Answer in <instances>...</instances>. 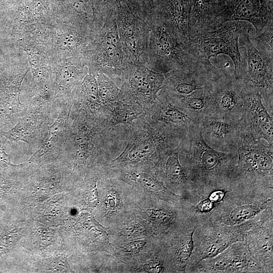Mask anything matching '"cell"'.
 I'll return each mask as SVG.
<instances>
[{
  "label": "cell",
  "instance_id": "obj_11",
  "mask_svg": "<svg viewBox=\"0 0 273 273\" xmlns=\"http://www.w3.org/2000/svg\"><path fill=\"white\" fill-rule=\"evenodd\" d=\"M272 4V0H220L209 31L227 22L243 21L251 24L258 34L273 25Z\"/></svg>",
  "mask_w": 273,
  "mask_h": 273
},
{
  "label": "cell",
  "instance_id": "obj_22",
  "mask_svg": "<svg viewBox=\"0 0 273 273\" xmlns=\"http://www.w3.org/2000/svg\"><path fill=\"white\" fill-rule=\"evenodd\" d=\"M34 128L30 120L24 117L22 118L12 129L4 132L3 135L13 141H21L28 143Z\"/></svg>",
  "mask_w": 273,
  "mask_h": 273
},
{
  "label": "cell",
  "instance_id": "obj_27",
  "mask_svg": "<svg viewBox=\"0 0 273 273\" xmlns=\"http://www.w3.org/2000/svg\"><path fill=\"white\" fill-rule=\"evenodd\" d=\"M154 150L153 144L149 142H142L132 148L129 153V158L131 160H140Z\"/></svg>",
  "mask_w": 273,
  "mask_h": 273
},
{
  "label": "cell",
  "instance_id": "obj_34",
  "mask_svg": "<svg viewBox=\"0 0 273 273\" xmlns=\"http://www.w3.org/2000/svg\"><path fill=\"white\" fill-rule=\"evenodd\" d=\"M0 164H6L13 166H19L11 163L9 156L2 149H0Z\"/></svg>",
  "mask_w": 273,
  "mask_h": 273
},
{
  "label": "cell",
  "instance_id": "obj_31",
  "mask_svg": "<svg viewBox=\"0 0 273 273\" xmlns=\"http://www.w3.org/2000/svg\"><path fill=\"white\" fill-rule=\"evenodd\" d=\"M144 268L149 272H161L164 270V267L159 261H151L145 264Z\"/></svg>",
  "mask_w": 273,
  "mask_h": 273
},
{
  "label": "cell",
  "instance_id": "obj_12",
  "mask_svg": "<svg viewBox=\"0 0 273 273\" xmlns=\"http://www.w3.org/2000/svg\"><path fill=\"white\" fill-rule=\"evenodd\" d=\"M245 83L226 72L215 81L209 116L240 122L245 103Z\"/></svg>",
  "mask_w": 273,
  "mask_h": 273
},
{
  "label": "cell",
  "instance_id": "obj_20",
  "mask_svg": "<svg viewBox=\"0 0 273 273\" xmlns=\"http://www.w3.org/2000/svg\"><path fill=\"white\" fill-rule=\"evenodd\" d=\"M255 32L249 35L250 41L260 52L273 58V25L264 28L258 34Z\"/></svg>",
  "mask_w": 273,
  "mask_h": 273
},
{
  "label": "cell",
  "instance_id": "obj_33",
  "mask_svg": "<svg viewBox=\"0 0 273 273\" xmlns=\"http://www.w3.org/2000/svg\"><path fill=\"white\" fill-rule=\"evenodd\" d=\"M107 206L111 208H114L117 205L118 200L117 195L113 192H110L107 195Z\"/></svg>",
  "mask_w": 273,
  "mask_h": 273
},
{
  "label": "cell",
  "instance_id": "obj_10",
  "mask_svg": "<svg viewBox=\"0 0 273 273\" xmlns=\"http://www.w3.org/2000/svg\"><path fill=\"white\" fill-rule=\"evenodd\" d=\"M224 72L213 66L210 61L195 59L164 74L161 89L181 99L197 90L212 87L215 80Z\"/></svg>",
  "mask_w": 273,
  "mask_h": 273
},
{
  "label": "cell",
  "instance_id": "obj_24",
  "mask_svg": "<svg viewBox=\"0 0 273 273\" xmlns=\"http://www.w3.org/2000/svg\"><path fill=\"white\" fill-rule=\"evenodd\" d=\"M81 94L82 98L91 104L100 102L95 72L85 76L81 85Z\"/></svg>",
  "mask_w": 273,
  "mask_h": 273
},
{
  "label": "cell",
  "instance_id": "obj_21",
  "mask_svg": "<svg viewBox=\"0 0 273 273\" xmlns=\"http://www.w3.org/2000/svg\"><path fill=\"white\" fill-rule=\"evenodd\" d=\"M100 101L107 102L115 99L119 89L112 79L101 72H96Z\"/></svg>",
  "mask_w": 273,
  "mask_h": 273
},
{
  "label": "cell",
  "instance_id": "obj_6",
  "mask_svg": "<svg viewBox=\"0 0 273 273\" xmlns=\"http://www.w3.org/2000/svg\"><path fill=\"white\" fill-rule=\"evenodd\" d=\"M273 206V195L244 189L229 188L224 199L208 213L197 215L229 225L242 224L265 209Z\"/></svg>",
  "mask_w": 273,
  "mask_h": 273
},
{
  "label": "cell",
  "instance_id": "obj_3",
  "mask_svg": "<svg viewBox=\"0 0 273 273\" xmlns=\"http://www.w3.org/2000/svg\"><path fill=\"white\" fill-rule=\"evenodd\" d=\"M249 23L233 21L223 23L217 29L199 33L181 45L184 50L197 60L209 61L211 57L224 54L232 59L234 75L238 72L241 63L239 38L243 34L254 31Z\"/></svg>",
  "mask_w": 273,
  "mask_h": 273
},
{
  "label": "cell",
  "instance_id": "obj_28",
  "mask_svg": "<svg viewBox=\"0 0 273 273\" xmlns=\"http://www.w3.org/2000/svg\"><path fill=\"white\" fill-rule=\"evenodd\" d=\"M140 183L145 188L155 192L166 193L167 191L158 181L146 174H141L138 176Z\"/></svg>",
  "mask_w": 273,
  "mask_h": 273
},
{
  "label": "cell",
  "instance_id": "obj_18",
  "mask_svg": "<svg viewBox=\"0 0 273 273\" xmlns=\"http://www.w3.org/2000/svg\"><path fill=\"white\" fill-rule=\"evenodd\" d=\"M193 0H154V12L183 45L190 39V22Z\"/></svg>",
  "mask_w": 273,
  "mask_h": 273
},
{
  "label": "cell",
  "instance_id": "obj_35",
  "mask_svg": "<svg viewBox=\"0 0 273 273\" xmlns=\"http://www.w3.org/2000/svg\"><path fill=\"white\" fill-rule=\"evenodd\" d=\"M12 2L13 0H0V15L8 11Z\"/></svg>",
  "mask_w": 273,
  "mask_h": 273
},
{
  "label": "cell",
  "instance_id": "obj_29",
  "mask_svg": "<svg viewBox=\"0 0 273 273\" xmlns=\"http://www.w3.org/2000/svg\"><path fill=\"white\" fill-rule=\"evenodd\" d=\"M90 146L87 143H84L79 146L78 150L75 155L74 165L83 164L89 156L90 151Z\"/></svg>",
  "mask_w": 273,
  "mask_h": 273
},
{
  "label": "cell",
  "instance_id": "obj_17",
  "mask_svg": "<svg viewBox=\"0 0 273 273\" xmlns=\"http://www.w3.org/2000/svg\"><path fill=\"white\" fill-rule=\"evenodd\" d=\"M198 126L204 140L212 148L223 152L237 149L241 132L240 122L207 116Z\"/></svg>",
  "mask_w": 273,
  "mask_h": 273
},
{
  "label": "cell",
  "instance_id": "obj_13",
  "mask_svg": "<svg viewBox=\"0 0 273 273\" xmlns=\"http://www.w3.org/2000/svg\"><path fill=\"white\" fill-rule=\"evenodd\" d=\"M186 272H264L261 266L251 255L245 241L232 244L219 254L200 261L187 269Z\"/></svg>",
  "mask_w": 273,
  "mask_h": 273
},
{
  "label": "cell",
  "instance_id": "obj_1",
  "mask_svg": "<svg viewBox=\"0 0 273 273\" xmlns=\"http://www.w3.org/2000/svg\"><path fill=\"white\" fill-rule=\"evenodd\" d=\"M183 167L194 187L199 202L216 189H228L238 159L237 149L216 150L204 140L198 125L190 127L183 139Z\"/></svg>",
  "mask_w": 273,
  "mask_h": 273
},
{
  "label": "cell",
  "instance_id": "obj_14",
  "mask_svg": "<svg viewBox=\"0 0 273 273\" xmlns=\"http://www.w3.org/2000/svg\"><path fill=\"white\" fill-rule=\"evenodd\" d=\"M273 206L257 216L254 225L246 232L245 242L253 259L264 272L273 271Z\"/></svg>",
  "mask_w": 273,
  "mask_h": 273
},
{
  "label": "cell",
  "instance_id": "obj_16",
  "mask_svg": "<svg viewBox=\"0 0 273 273\" xmlns=\"http://www.w3.org/2000/svg\"><path fill=\"white\" fill-rule=\"evenodd\" d=\"M121 78L123 79L124 94L146 102L153 101L157 98L165 79L164 74L130 61L127 62Z\"/></svg>",
  "mask_w": 273,
  "mask_h": 273
},
{
  "label": "cell",
  "instance_id": "obj_9",
  "mask_svg": "<svg viewBox=\"0 0 273 273\" xmlns=\"http://www.w3.org/2000/svg\"><path fill=\"white\" fill-rule=\"evenodd\" d=\"M114 11L118 32L126 59L134 64L145 65L149 38L147 21L134 11L130 0L119 3Z\"/></svg>",
  "mask_w": 273,
  "mask_h": 273
},
{
  "label": "cell",
  "instance_id": "obj_36",
  "mask_svg": "<svg viewBox=\"0 0 273 273\" xmlns=\"http://www.w3.org/2000/svg\"><path fill=\"white\" fill-rule=\"evenodd\" d=\"M87 2L92 6V1L91 0H86Z\"/></svg>",
  "mask_w": 273,
  "mask_h": 273
},
{
  "label": "cell",
  "instance_id": "obj_30",
  "mask_svg": "<svg viewBox=\"0 0 273 273\" xmlns=\"http://www.w3.org/2000/svg\"><path fill=\"white\" fill-rule=\"evenodd\" d=\"M146 244L145 240H139L122 244L121 248L128 253H136Z\"/></svg>",
  "mask_w": 273,
  "mask_h": 273
},
{
  "label": "cell",
  "instance_id": "obj_26",
  "mask_svg": "<svg viewBox=\"0 0 273 273\" xmlns=\"http://www.w3.org/2000/svg\"><path fill=\"white\" fill-rule=\"evenodd\" d=\"M135 12L143 19L147 20L154 11V0H130Z\"/></svg>",
  "mask_w": 273,
  "mask_h": 273
},
{
  "label": "cell",
  "instance_id": "obj_7",
  "mask_svg": "<svg viewBox=\"0 0 273 273\" xmlns=\"http://www.w3.org/2000/svg\"><path fill=\"white\" fill-rule=\"evenodd\" d=\"M256 219L257 216L237 225L198 219L199 223L193 235L194 248L186 269L203 259L215 256L235 243L244 241L246 232Z\"/></svg>",
  "mask_w": 273,
  "mask_h": 273
},
{
  "label": "cell",
  "instance_id": "obj_23",
  "mask_svg": "<svg viewBox=\"0 0 273 273\" xmlns=\"http://www.w3.org/2000/svg\"><path fill=\"white\" fill-rule=\"evenodd\" d=\"M94 20L103 24L116 6L121 2L129 0H91Z\"/></svg>",
  "mask_w": 273,
  "mask_h": 273
},
{
  "label": "cell",
  "instance_id": "obj_5",
  "mask_svg": "<svg viewBox=\"0 0 273 273\" xmlns=\"http://www.w3.org/2000/svg\"><path fill=\"white\" fill-rule=\"evenodd\" d=\"M114 9L96 31L85 56V62L93 72H103L111 79L121 78L129 61L121 43Z\"/></svg>",
  "mask_w": 273,
  "mask_h": 273
},
{
  "label": "cell",
  "instance_id": "obj_19",
  "mask_svg": "<svg viewBox=\"0 0 273 273\" xmlns=\"http://www.w3.org/2000/svg\"><path fill=\"white\" fill-rule=\"evenodd\" d=\"M220 0H193L190 22V38L209 30Z\"/></svg>",
  "mask_w": 273,
  "mask_h": 273
},
{
  "label": "cell",
  "instance_id": "obj_8",
  "mask_svg": "<svg viewBox=\"0 0 273 273\" xmlns=\"http://www.w3.org/2000/svg\"><path fill=\"white\" fill-rule=\"evenodd\" d=\"M253 32L243 34L239 38L241 63L234 76L260 90L264 106L272 117L273 59L260 52L252 43L249 35Z\"/></svg>",
  "mask_w": 273,
  "mask_h": 273
},
{
  "label": "cell",
  "instance_id": "obj_2",
  "mask_svg": "<svg viewBox=\"0 0 273 273\" xmlns=\"http://www.w3.org/2000/svg\"><path fill=\"white\" fill-rule=\"evenodd\" d=\"M229 188L273 195V145L241 130Z\"/></svg>",
  "mask_w": 273,
  "mask_h": 273
},
{
  "label": "cell",
  "instance_id": "obj_25",
  "mask_svg": "<svg viewBox=\"0 0 273 273\" xmlns=\"http://www.w3.org/2000/svg\"><path fill=\"white\" fill-rule=\"evenodd\" d=\"M61 128L60 122L57 119L51 125L48 126L49 134L41 147L30 158L29 161H32L40 158L47 153L50 149L51 142L55 133Z\"/></svg>",
  "mask_w": 273,
  "mask_h": 273
},
{
  "label": "cell",
  "instance_id": "obj_4",
  "mask_svg": "<svg viewBox=\"0 0 273 273\" xmlns=\"http://www.w3.org/2000/svg\"><path fill=\"white\" fill-rule=\"evenodd\" d=\"M147 21L149 38L146 67L164 75L195 60L184 50L170 29L154 12Z\"/></svg>",
  "mask_w": 273,
  "mask_h": 273
},
{
  "label": "cell",
  "instance_id": "obj_32",
  "mask_svg": "<svg viewBox=\"0 0 273 273\" xmlns=\"http://www.w3.org/2000/svg\"><path fill=\"white\" fill-rule=\"evenodd\" d=\"M67 264L66 262L64 260V258H58L55 260L53 262L52 267H54L53 270L59 271H64V270L66 271L67 270L66 267Z\"/></svg>",
  "mask_w": 273,
  "mask_h": 273
},
{
  "label": "cell",
  "instance_id": "obj_15",
  "mask_svg": "<svg viewBox=\"0 0 273 273\" xmlns=\"http://www.w3.org/2000/svg\"><path fill=\"white\" fill-rule=\"evenodd\" d=\"M245 83L244 110L240 121L241 130L273 145L272 117L263 104L260 90Z\"/></svg>",
  "mask_w": 273,
  "mask_h": 273
}]
</instances>
